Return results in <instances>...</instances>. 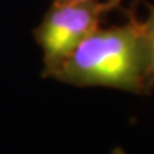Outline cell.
Returning a JSON list of instances; mask_svg holds the SVG:
<instances>
[{
    "mask_svg": "<svg viewBox=\"0 0 154 154\" xmlns=\"http://www.w3.org/2000/svg\"><path fill=\"white\" fill-rule=\"evenodd\" d=\"M51 78L75 87H107L149 94L154 81L140 22L129 13L123 25L97 28Z\"/></svg>",
    "mask_w": 154,
    "mask_h": 154,
    "instance_id": "6da1fadb",
    "label": "cell"
},
{
    "mask_svg": "<svg viewBox=\"0 0 154 154\" xmlns=\"http://www.w3.org/2000/svg\"><path fill=\"white\" fill-rule=\"evenodd\" d=\"M116 0L60 4L53 2L42 21L33 30L42 49V77L51 78L73 50L97 28L102 18L119 6Z\"/></svg>",
    "mask_w": 154,
    "mask_h": 154,
    "instance_id": "7a4b0ae2",
    "label": "cell"
},
{
    "mask_svg": "<svg viewBox=\"0 0 154 154\" xmlns=\"http://www.w3.org/2000/svg\"><path fill=\"white\" fill-rule=\"evenodd\" d=\"M149 16L147 18L140 22V29L143 33L144 41L146 45V49L149 54V64H151V71H152V77L154 81V5H149Z\"/></svg>",
    "mask_w": 154,
    "mask_h": 154,
    "instance_id": "3957f363",
    "label": "cell"
},
{
    "mask_svg": "<svg viewBox=\"0 0 154 154\" xmlns=\"http://www.w3.org/2000/svg\"><path fill=\"white\" fill-rule=\"evenodd\" d=\"M55 2L60 4H72V2H81V1H87V0H54Z\"/></svg>",
    "mask_w": 154,
    "mask_h": 154,
    "instance_id": "277c9868",
    "label": "cell"
},
{
    "mask_svg": "<svg viewBox=\"0 0 154 154\" xmlns=\"http://www.w3.org/2000/svg\"><path fill=\"white\" fill-rule=\"evenodd\" d=\"M111 154H127V152L122 147H116V149L112 151Z\"/></svg>",
    "mask_w": 154,
    "mask_h": 154,
    "instance_id": "5b68a950",
    "label": "cell"
},
{
    "mask_svg": "<svg viewBox=\"0 0 154 154\" xmlns=\"http://www.w3.org/2000/svg\"><path fill=\"white\" fill-rule=\"evenodd\" d=\"M116 1H119V2H120V0H116Z\"/></svg>",
    "mask_w": 154,
    "mask_h": 154,
    "instance_id": "8992f818",
    "label": "cell"
}]
</instances>
